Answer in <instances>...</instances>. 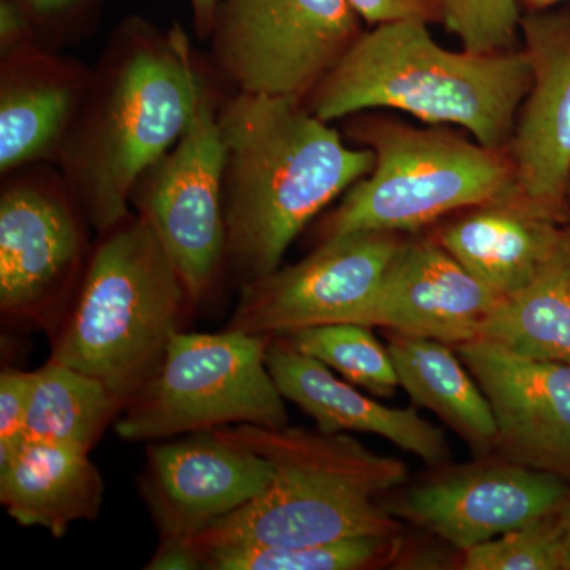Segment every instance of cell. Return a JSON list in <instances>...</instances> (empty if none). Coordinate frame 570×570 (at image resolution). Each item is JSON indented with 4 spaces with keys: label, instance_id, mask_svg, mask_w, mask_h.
<instances>
[{
    "label": "cell",
    "instance_id": "1f68e13d",
    "mask_svg": "<svg viewBox=\"0 0 570 570\" xmlns=\"http://www.w3.org/2000/svg\"><path fill=\"white\" fill-rule=\"evenodd\" d=\"M189 2L195 32L202 40L209 39L220 0H189Z\"/></svg>",
    "mask_w": 570,
    "mask_h": 570
},
{
    "label": "cell",
    "instance_id": "4dcf8cb0",
    "mask_svg": "<svg viewBox=\"0 0 570 570\" xmlns=\"http://www.w3.org/2000/svg\"><path fill=\"white\" fill-rule=\"evenodd\" d=\"M31 45L43 43L29 14L14 0H0V56Z\"/></svg>",
    "mask_w": 570,
    "mask_h": 570
},
{
    "label": "cell",
    "instance_id": "603a6c76",
    "mask_svg": "<svg viewBox=\"0 0 570 570\" xmlns=\"http://www.w3.org/2000/svg\"><path fill=\"white\" fill-rule=\"evenodd\" d=\"M122 409V401L102 381L50 358L33 371L24 441L89 453Z\"/></svg>",
    "mask_w": 570,
    "mask_h": 570
},
{
    "label": "cell",
    "instance_id": "5bb4252c",
    "mask_svg": "<svg viewBox=\"0 0 570 570\" xmlns=\"http://www.w3.org/2000/svg\"><path fill=\"white\" fill-rule=\"evenodd\" d=\"M520 39L531 66V86L505 153L520 193L568 220L564 187L570 168V10L531 9L521 17Z\"/></svg>",
    "mask_w": 570,
    "mask_h": 570
},
{
    "label": "cell",
    "instance_id": "d6986e66",
    "mask_svg": "<svg viewBox=\"0 0 570 570\" xmlns=\"http://www.w3.org/2000/svg\"><path fill=\"white\" fill-rule=\"evenodd\" d=\"M564 230L566 220L515 189L456 213L434 238L480 283L505 298L538 276Z\"/></svg>",
    "mask_w": 570,
    "mask_h": 570
},
{
    "label": "cell",
    "instance_id": "2e32d148",
    "mask_svg": "<svg viewBox=\"0 0 570 570\" xmlns=\"http://www.w3.org/2000/svg\"><path fill=\"white\" fill-rule=\"evenodd\" d=\"M499 299L434 236H406L389 266L366 325L456 347L478 340L480 325Z\"/></svg>",
    "mask_w": 570,
    "mask_h": 570
},
{
    "label": "cell",
    "instance_id": "30bf717a",
    "mask_svg": "<svg viewBox=\"0 0 570 570\" xmlns=\"http://www.w3.org/2000/svg\"><path fill=\"white\" fill-rule=\"evenodd\" d=\"M219 102L212 82L186 132L140 176L130 195L134 213L151 227L195 306L227 269Z\"/></svg>",
    "mask_w": 570,
    "mask_h": 570
},
{
    "label": "cell",
    "instance_id": "ffe728a7",
    "mask_svg": "<svg viewBox=\"0 0 570 570\" xmlns=\"http://www.w3.org/2000/svg\"><path fill=\"white\" fill-rule=\"evenodd\" d=\"M104 479L89 453L24 441L0 463V502L26 528L61 539L77 521H94L104 502Z\"/></svg>",
    "mask_w": 570,
    "mask_h": 570
},
{
    "label": "cell",
    "instance_id": "e575fe53",
    "mask_svg": "<svg viewBox=\"0 0 570 570\" xmlns=\"http://www.w3.org/2000/svg\"><path fill=\"white\" fill-rule=\"evenodd\" d=\"M564 206H566V212H568V216H570V168H569L568 179H566Z\"/></svg>",
    "mask_w": 570,
    "mask_h": 570
},
{
    "label": "cell",
    "instance_id": "8992f818",
    "mask_svg": "<svg viewBox=\"0 0 570 570\" xmlns=\"http://www.w3.org/2000/svg\"><path fill=\"white\" fill-rule=\"evenodd\" d=\"M347 135L374 165L317 225L318 243L352 232L415 234L519 189L508 153L445 126L417 127L384 116H351Z\"/></svg>",
    "mask_w": 570,
    "mask_h": 570
},
{
    "label": "cell",
    "instance_id": "e0dca14e",
    "mask_svg": "<svg viewBox=\"0 0 570 570\" xmlns=\"http://www.w3.org/2000/svg\"><path fill=\"white\" fill-rule=\"evenodd\" d=\"M91 69L31 45L0 56V174L58 164L88 91Z\"/></svg>",
    "mask_w": 570,
    "mask_h": 570
},
{
    "label": "cell",
    "instance_id": "8fae6325",
    "mask_svg": "<svg viewBox=\"0 0 570 570\" xmlns=\"http://www.w3.org/2000/svg\"><path fill=\"white\" fill-rule=\"evenodd\" d=\"M140 479L159 546L146 569H202L193 540L217 520L261 497L273 471L253 449L217 428L153 442Z\"/></svg>",
    "mask_w": 570,
    "mask_h": 570
},
{
    "label": "cell",
    "instance_id": "5b68a950",
    "mask_svg": "<svg viewBox=\"0 0 570 570\" xmlns=\"http://www.w3.org/2000/svg\"><path fill=\"white\" fill-rule=\"evenodd\" d=\"M195 303L151 227L130 213L99 235L51 358L102 381L124 406L153 377Z\"/></svg>",
    "mask_w": 570,
    "mask_h": 570
},
{
    "label": "cell",
    "instance_id": "4316f807",
    "mask_svg": "<svg viewBox=\"0 0 570 570\" xmlns=\"http://www.w3.org/2000/svg\"><path fill=\"white\" fill-rule=\"evenodd\" d=\"M520 0H438L441 22L474 52L519 50Z\"/></svg>",
    "mask_w": 570,
    "mask_h": 570
},
{
    "label": "cell",
    "instance_id": "cb8c5ba5",
    "mask_svg": "<svg viewBox=\"0 0 570 570\" xmlns=\"http://www.w3.org/2000/svg\"><path fill=\"white\" fill-rule=\"evenodd\" d=\"M395 535H365L306 547L230 546L200 554L206 570H362L387 562Z\"/></svg>",
    "mask_w": 570,
    "mask_h": 570
},
{
    "label": "cell",
    "instance_id": "277c9868",
    "mask_svg": "<svg viewBox=\"0 0 570 570\" xmlns=\"http://www.w3.org/2000/svg\"><path fill=\"white\" fill-rule=\"evenodd\" d=\"M217 430L264 456L273 479L261 497L193 540L198 561L217 547H306L400 531L382 498L407 482L403 461L377 455L344 433L288 425Z\"/></svg>",
    "mask_w": 570,
    "mask_h": 570
},
{
    "label": "cell",
    "instance_id": "6da1fadb",
    "mask_svg": "<svg viewBox=\"0 0 570 570\" xmlns=\"http://www.w3.org/2000/svg\"><path fill=\"white\" fill-rule=\"evenodd\" d=\"M212 82L181 26L130 14L112 29L56 164L97 235L132 213L135 184L183 137Z\"/></svg>",
    "mask_w": 570,
    "mask_h": 570
},
{
    "label": "cell",
    "instance_id": "f1b7e54d",
    "mask_svg": "<svg viewBox=\"0 0 570 570\" xmlns=\"http://www.w3.org/2000/svg\"><path fill=\"white\" fill-rule=\"evenodd\" d=\"M32 381L33 371L6 367L0 374V463L24 442Z\"/></svg>",
    "mask_w": 570,
    "mask_h": 570
},
{
    "label": "cell",
    "instance_id": "3957f363",
    "mask_svg": "<svg viewBox=\"0 0 570 570\" xmlns=\"http://www.w3.org/2000/svg\"><path fill=\"white\" fill-rule=\"evenodd\" d=\"M530 86L521 47L453 51L438 43L426 21L400 20L363 31L305 104L325 122L382 108L403 111L508 151Z\"/></svg>",
    "mask_w": 570,
    "mask_h": 570
},
{
    "label": "cell",
    "instance_id": "ba28073f",
    "mask_svg": "<svg viewBox=\"0 0 570 570\" xmlns=\"http://www.w3.org/2000/svg\"><path fill=\"white\" fill-rule=\"evenodd\" d=\"M58 165L2 176L0 313L3 322L55 335L77 295L91 247L88 217Z\"/></svg>",
    "mask_w": 570,
    "mask_h": 570
},
{
    "label": "cell",
    "instance_id": "ac0fdd59",
    "mask_svg": "<svg viewBox=\"0 0 570 570\" xmlns=\"http://www.w3.org/2000/svg\"><path fill=\"white\" fill-rule=\"evenodd\" d=\"M266 366L285 400L314 419L324 433L376 434L430 466H442L452 450L442 428L428 422L414 407H390L341 381L328 366L296 351L285 336H273Z\"/></svg>",
    "mask_w": 570,
    "mask_h": 570
},
{
    "label": "cell",
    "instance_id": "484cf974",
    "mask_svg": "<svg viewBox=\"0 0 570 570\" xmlns=\"http://www.w3.org/2000/svg\"><path fill=\"white\" fill-rule=\"evenodd\" d=\"M466 570H562L557 515L543 517L464 551Z\"/></svg>",
    "mask_w": 570,
    "mask_h": 570
},
{
    "label": "cell",
    "instance_id": "52a82bcc",
    "mask_svg": "<svg viewBox=\"0 0 570 570\" xmlns=\"http://www.w3.org/2000/svg\"><path fill=\"white\" fill-rule=\"evenodd\" d=\"M272 337L178 333L156 373L124 406L116 434L157 442L214 428L287 426L285 397L266 366Z\"/></svg>",
    "mask_w": 570,
    "mask_h": 570
},
{
    "label": "cell",
    "instance_id": "83f0119b",
    "mask_svg": "<svg viewBox=\"0 0 570 570\" xmlns=\"http://www.w3.org/2000/svg\"><path fill=\"white\" fill-rule=\"evenodd\" d=\"M29 14L41 43L56 48L82 39L99 22L108 0H14Z\"/></svg>",
    "mask_w": 570,
    "mask_h": 570
},
{
    "label": "cell",
    "instance_id": "4fadbf2b",
    "mask_svg": "<svg viewBox=\"0 0 570 570\" xmlns=\"http://www.w3.org/2000/svg\"><path fill=\"white\" fill-rule=\"evenodd\" d=\"M569 497L566 480L502 459L445 469L382 504L464 553L557 512Z\"/></svg>",
    "mask_w": 570,
    "mask_h": 570
},
{
    "label": "cell",
    "instance_id": "44dd1931",
    "mask_svg": "<svg viewBox=\"0 0 570 570\" xmlns=\"http://www.w3.org/2000/svg\"><path fill=\"white\" fill-rule=\"evenodd\" d=\"M389 351L412 404L438 415L479 460L489 459L497 450V420L460 355L441 341L393 332Z\"/></svg>",
    "mask_w": 570,
    "mask_h": 570
},
{
    "label": "cell",
    "instance_id": "7402d4cb",
    "mask_svg": "<svg viewBox=\"0 0 570 570\" xmlns=\"http://www.w3.org/2000/svg\"><path fill=\"white\" fill-rule=\"evenodd\" d=\"M479 341L539 362L570 365V228L538 276L498 302Z\"/></svg>",
    "mask_w": 570,
    "mask_h": 570
},
{
    "label": "cell",
    "instance_id": "9a60e30c",
    "mask_svg": "<svg viewBox=\"0 0 570 570\" xmlns=\"http://www.w3.org/2000/svg\"><path fill=\"white\" fill-rule=\"evenodd\" d=\"M456 354L489 397L502 459L570 483V365L479 340L460 344Z\"/></svg>",
    "mask_w": 570,
    "mask_h": 570
},
{
    "label": "cell",
    "instance_id": "f546056e",
    "mask_svg": "<svg viewBox=\"0 0 570 570\" xmlns=\"http://www.w3.org/2000/svg\"><path fill=\"white\" fill-rule=\"evenodd\" d=\"M367 26L400 20L441 21L438 0H351Z\"/></svg>",
    "mask_w": 570,
    "mask_h": 570
},
{
    "label": "cell",
    "instance_id": "9c48e42d",
    "mask_svg": "<svg viewBox=\"0 0 570 570\" xmlns=\"http://www.w3.org/2000/svg\"><path fill=\"white\" fill-rule=\"evenodd\" d=\"M351 0H220L214 70L236 92L306 100L362 36Z\"/></svg>",
    "mask_w": 570,
    "mask_h": 570
},
{
    "label": "cell",
    "instance_id": "7c38bea8",
    "mask_svg": "<svg viewBox=\"0 0 570 570\" xmlns=\"http://www.w3.org/2000/svg\"><path fill=\"white\" fill-rule=\"evenodd\" d=\"M404 234L352 232L242 287L230 332L283 336L328 324L366 325Z\"/></svg>",
    "mask_w": 570,
    "mask_h": 570
},
{
    "label": "cell",
    "instance_id": "d6a6232c",
    "mask_svg": "<svg viewBox=\"0 0 570 570\" xmlns=\"http://www.w3.org/2000/svg\"><path fill=\"white\" fill-rule=\"evenodd\" d=\"M558 528H560L562 546V570H570V497L560 509L554 512Z\"/></svg>",
    "mask_w": 570,
    "mask_h": 570
},
{
    "label": "cell",
    "instance_id": "7a4b0ae2",
    "mask_svg": "<svg viewBox=\"0 0 570 570\" xmlns=\"http://www.w3.org/2000/svg\"><path fill=\"white\" fill-rule=\"evenodd\" d=\"M225 151L227 269L239 287L272 275L296 236L374 165L305 100L234 92L217 108Z\"/></svg>",
    "mask_w": 570,
    "mask_h": 570
},
{
    "label": "cell",
    "instance_id": "836d02e7",
    "mask_svg": "<svg viewBox=\"0 0 570 570\" xmlns=\"http://www.w3.org/2000/svg\"><path fill=\"white\" fill-rule=\"evenodd\" d=\"M531 9H547V7H557L558 3L570 2V0H523Z\"/></svg>",
    "mask_w": 570,
    "mask_h": 570
},
{
    "label": "cell",
    "instance_id": "d4e9b609",
    "mask_svg": "<svg viewBox=\"0 0 570 570\" xmlns=\"http://www.w3.org/2000/svg\"><path fill=\"white\" fill-rule=\"evenodd\" d=\"M283 336L296 351L313 356L371 395L390 397L400 387L392 354L374 336L371 326L317 325Z\"/></svg>",
    "mask_w": 570,
    "mask_h": 570
}]
</instances>
